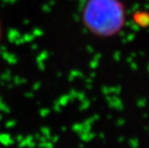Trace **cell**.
Returning <instances> with one entry per match:
<instances>
[{"label":"cell","mask_w":149,"mask_h":148,"mask_svg":"<svg viewBox=\"0 0 149 148\" xmlns=\"http://www.w3.org/2000/svg\"><path fill=\"white\" fill-rule=\"evenodd\" d=\"M123 7L116 0H91L86 6V24L101 35L117 31L123 22Z\"/></svg>","instance_id":"6da1fadb"},{"label":"cell","mask_w":149,"mask_h":148,"mask_svg":"<svg viewBox=\"0 0 149 148\" xmlns=\"http://www.w3.org/2000/svg\"><path fill=\"white\" fill-rule=\"evenodd\" d=\"M2 39H3V25L1 20H0V44L2 42Z\"/></svg>","instance_id":"7a4b0ae2"}]
</instances>
